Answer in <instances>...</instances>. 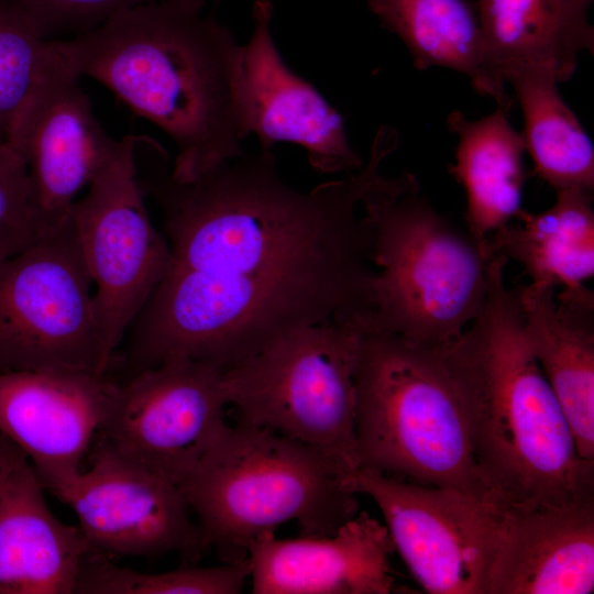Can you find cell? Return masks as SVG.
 <instances>
[{"label":"cell","instance_id":"1","mask_svg":"<svg viewBox=\"0 0 594 594\" xmlns=\"http://www.w3.org/2000/svg\"><path fill=\"white\" fill-rule=\"evenodd\" d=\"M399 141L382 125L361 168L310 190L282 178L273 151L186 182L161 152L139 179L162 211L172 263L123 339L131 375L178 356L226 371L293 330L362 322L376 274L362 202Z\"/></svg>","mask_w":594,"mask_h":594},{"label":"cell","instance_id":"2","mask_svg":"<svg viewBox=\"0 0 594 594\" xmlns=\"http://www.w3.org/2000/svg\"><path fill=\"white\" fill-rule=\"evenodd\" d=\"M206 1L150 2L51 41L76 77L96 79L174 142L170 174L184 182L244 153L237 101L242 45L204 12Z\"/></svg>","mask_w":594,"mask_h":594},{"label":"cell","instance_id":"3","mask_svg":"<svg viewBox=\"0 0 594 594\" xmlns=\"http://www.w3.org/2000/svg\"><path fill=\"white\" fill-rule=\"evenodd\" d=\"M506 263L490 260L484 305L450 344L475 461L502 512L594 499V462L530 350Z\"/></svg>","mask_w":594,"mask_h":594},{"label":"cell","instance_id":"4","mask_svg":"<svg viewBox=\"0 0 594 594\" xmlns=\"http://www.w3.org/2000/svg\"><path fill=\"white\" fill-rule=\"evenodd\" d=\"M451 341L361 329L354 367L359 468L454 488L501 513L475 461Z\"/></svg>","mask_w":594,"mask_h":594},{"label":"cell","instance_id":"5","mask_svg":"<svg viewBox=\"0 0 594 594\" xmlns=\"http://www.w3.org/2000/svg\"><path fill=\"white\" fill-rule=\"evenodd\" d=\"M354 471L327 451L240 421L224 428L178 486L205 549L229 563L287 521L304 536L333 534L359 513Z\"/></svg>","mask_w":594,"mask_h":594},{"label":"cell","instance_id":"6","mask_svg":"<svg viewBox=\"0 0 594 594\" xmlns=\"http://www.w3.org/2000/svg\"><path fill=\"white\" fill-rule=\"evenodd\" d=\"M362 208L376 267L362 329L432 343L460 337L486 298V248L440 215L409 172L384 175Z\"/></svg>","mask_w":594,"mask_h":594},{"label":"cell","instance_id":"7","mask_svg":"<svg viewBox=\"0 0 594 594\" xmlns=\"http://www.w3.org/2000/svg\"><path fill=\"white\" fill-rule=\"evenodd\" d=\"M360 321L293 330L223 373L240 421L270 428L359 469L354 367Z\"/></svg>","mask_w":594,"mask_h":594},{"label":"cell","instance_id":"8","mask_svg":"<svg viewBox=\"0 0 594 594\" xmlns=\"http://www.w3.org/2000/svg\"><path fill=\"white\" fill-rule=\"evenodd\" d=\"M70 218L0 265V373L107 375L117 355L102 337Z\"/></svg>","mask_w":594,"mask_h":594},{"label":"cell","instance_id":"9","mask_svg":"<svg viewBox=\"0 0 594 594\" xmlns=\"http://www.w3.org/2000/svg\"><path fill=\"white\" fill-rule=\"evenodd\" d=\"M146 138L121 139L69 213L94 284L99 327L114 354L172 263L168 241L151 221L139 179L135 152Z\"/></svg>","mask_w":594,"mask_h":594},{"label":"cell","instance_id":"10","mask_svg":"<svg viewBox=\"0 0 594 594\" xmlns=\"http://www.w3.org/2000/svg\"><path fill=\"white\" fill-rule=\"evenodd\" d=\"M224 370L173 358L118 384L98 442L179 484L228 424Z\"/></svg>","mask_w":594,"mask_h":594},{"label":"cell","instance_id":"11","mask_svg":"<svg viewBox=\"0 0 594 594\" xmlns=\"http://www.w3.org/2000/svg\"><path fill=\"white\" fill-rule=\"evenodd\" d=\"M355 490L380 509L413 578L431 594H486L501 513L454 488L359 468Z\"/></svg>","mask_w":594,"mask_h":594},{"label":"cell","instance_id":"12","mask_svg":"<svg viewBox=\"0 0 594 594\" xmlns=\"http://www.w3.org/2000/svg\"><path fill=\"white\" fill-rule=\"evenodd\" d=\"M90 468L55 492L78 518L94 553L196 562L206 551L180 487L97 441Z\"/></svg>","mask_w":594,"mask_h":594},{"label":"cell","instance_id":"13","mask_svg":"<svg viewBox=\"0 0 594 594\" xmlns=\"http://www.w3.org/2000/svg\"><path fill=\"white\" fill-rule=\"evenodd\" d=\"M77 80L50 41L40 75L9 138L26 166L37 209L52 230L69 219L77 195L120 144L100 125Z\"/></svg>","mask_w":594,"mask_h":594},{"label":"cell","instance_id":"14","mask_svg":"<svg viewBox=\"0 0 594 594\" xmlns=\"http://www.w3.org/2000/svg\"><path fill=\"white\" fill-rule=\"evenodd\" d=\"M272 19V1L255 0L237 85L244 140L253 133L262 151H272L278 142L299 145L321 174L358 170L364 161L349 142L344 117L286 64L273 37Z\"/></svg>","mask_w":594,"mask_h":594},{"label":"cell","instance_id":"15","mask_svg":"<svg viewBox=\"0 0 594 594\" xmlns=\"http://www.w3.org/2000/svg\"><path fill=\"white\" fill-rule=\"evenodd\" d=\"M118 384L78 372L0 373V433L25 454L52 494L81 471Z\"/></svg>","mask_w":594,"mask_h":594},{"label":"cell","instance_id":"16","mask_svg":"<svg viewBox=\"0 0 594 594\" xmlns=\"http://www.w3.org/2000/svg\"><path fill=\"white\" fill-rule=\"evenodd\" d=\"M384 524L360 512L333 534L261 536L249 549L254 594H389L399 592Z\"/></svg>","mask_w":594,"mask_h":594},{"label":"cell","instance_id":"17","mask_svg":"<svg viewBox=\"0 0 594 594\" xmlns=\"http://www.w3.org/2000/svg\"><path fill=\"white\" fill-rule=\"evenodd\" d=\"M25 454L0 433V594H70L94 554L79 526L58 520Z\"/></svg>","mask_w":594,"mask_h":594},{"label":"cell","instance_id":"18","mask_svg":"<svg viewBox=\"0 0 594 594\" xmlns=\"http://www.w3.org/2000/svg\"><path fill=\"white\" fill-rule=\"evenodd\" d=\"M594 499L501 513L486 594H590Z\"/></svg>","mask_w":594,"mask_h":594},{"label":"cell","instance_id":"19","mask_svg":"<svg viewBox=\"0 0 594 594\" xmlns=\"http://www.w3.org/2000/svg\"><path fill=\"white\" fill-rule=\"evenodd\" d=\"M552 285L517 288L524 331L575 439L594 462V296H556Z\"/></svg>","mask_w":594,"mask_h":594},{"label":"cell","instance_id":"20","mask_svg":"<svg viewBox=\"0 0 594 594\" xmlns=\"http://www.w3.org/2000/svg\"><path fill=\"white\" fill-rule=\"evenodd\" d=\"M471 1L505 82L516 72L539 69L563 84L575 74L581 55L594 53L593 0Z\"/></svg>","mask_w":594,"mask_h":594},{"label":"cell","instance_id":"21","mask_svg":"<svg viewBox=\"0 0 594 594\" xmlns=\"http://www.w3.org/2000/svg\"><path fill=\"white\" fill-rule=\"evenodd\" d=\"M513 106L496 105L476 120L454 110L446 120L457 138L449 173L465 193L466 230L485 248L487 239L522 209L526 148L521 131L509 120Z\"/></svg>","mask_w":594,"mask_h":594},{"label":"cell","instance_id":"22","mask_svg":"<svg viewBox=\"0 0 594 594\" xmlns=\"http://www.w3.org/2000/svg\"><path fill=\"white\" fill-rule=\"evenodd\" d=\"M593 194L578 189L556 190V201L544 211L524 208L517 223L487 239L488 255L518 262L532 283L560 286L558 295L593 294L586 282L594 276Z\"/></svg>","mask_w":594,"mask_h":594},{"label":"cell","instance_id":"23","mask_svg":"<svg viewBox=\"0 0 594 594\" xmlns=\"http://www.w3.org/2000/svg\"><path fill=\"white\" fill-rule=\"evenodd\" d=\"M367 8L403 42L415 68L451 69L496 105L514 103L491 61L471 0H367Z\"/></svg>","mask_w":594,"mask_h":594},{"label":"cell","instance_id":"24","mask_svg":"<svg viewBox=\"0 0 594 594\" xmlns=\"http://www.w3.org/2000/svg\"><path fill=\"white\" fill-rule=\"evenodd\" d=\"M524 118L521 131L534 173L554 190L594 191V146L548 72L519 70L506 79Z\"/></svg>","mask_w":594,"mask_h":594},{"label":"cell","instance_id":"25","mask_svg":"<svg viewBox=\"0 0 594 594\" xmlns=\"http://www.w3.org/2000/svg\"><path fill=\"white\" fill-rule=\"evenodd\" d=\"M246 557L217 566L185 565L146 573L119 566L108 557L90 554L77 578L74 593L81 594H239L250 579Z\"/></svg>","mask_w":594,"mask_h":594},{"label":"cell","instance_id":"26","mask_svg":"<svg viewBox=\"0 0 594 594\" xmlns=\"http://www.w3.org/2000/svg\"><path fill=\"white\" fill-rule=\"evenodd\" d=\"M50 50L31 23L0 2V142H8Z\"/></svg>","mask_w":594,"mask_h":594},{"label":"cell","instance_id":"27","mask_svg":"<svg viewBox=\"0 0 594 594\" xmlns=\"http://www.w3.org/2000/svg\"><path fill=\"white\" fill-rule=\"evenodd\" d=\"M54 231L37 209L23 160L0 142V265Z\"/></svg>","mask_w":594,"mask_h":594},{"label":"cell","instance_id":"28","mask_svg":"<svg viewBox=\"0 0 594 594\" xmlns=\"http://www.w3.org/2000/svg\"><path fill=\"white\" fill-rule=\"evenodd\" d=\"M158 0H0L16 10L46 41L75 37L118 12Z\"/></svg>","mask_w":594,"mask_h":594}]
</instances>
